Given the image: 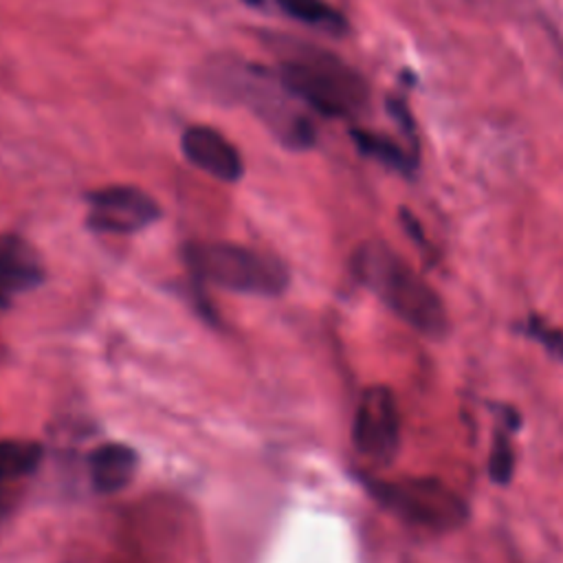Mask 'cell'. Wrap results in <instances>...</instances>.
Segmentation results:
<instances>
[{
  "instance_id": "obj_1",
  "label": "cell",
  "mask_w": 563,
  "mask_h": 563,
  "mask_svg": "<svg viewBox=\"0 0 563 563\" xmlns=\"http://www.w3.org/2000/svg\"><path fill=\"white\" fill-rule=\"evenodd\" d=\"M277 77L286 92L330 119H350L365 110L367 81L341 57L303 42H286Z\"/></svg>"
},
{
  "instance_id": "obj_2",
  "label": "cell",
  "mask_w": 563,
  "mask_h": 563,
  "mask_svg": "<svg viewBox=\"0 0 563 563\" xmlns=\"http://www.w3.org/2000/svg\"><path fill=\"white\" fill-rule=\"evenodd\" d=\"M354 275L405 323L422 334H440L446 312L435 290L387 244L365 242L352 257Z\"/></svg>"
},
{
  "instance_id": "obj_3",
  "label": "cell",
  "mask_w": 563,
  "mask_h": 563,
  "mask_svg": "<svg viewBox=\"0 0 563 563\" xmlns=\"http://www.w3.org/2000/svg\"><path fill=\"white\" fill-rule=\"evenodd\" d=\"M211 86L229 101L244 103L251 112L268 125L279 143L288 150H308L314 145V128L310 119L292 110L288 92L277 73L242 59H218L209 70Z\"/></svg>"
},
{
  "instance_id": "obj_4",
  "label": "cell",
  "mask_w": 563,
  "mask_h": 563,
  "mask_svg": "<svg viewBox=\"0 0 563 563\" xmlns=\"http://www.w3.org/2000/svg\"><path fill=\"white\" fill-rule=\"evenodd\" d=\"M185 260L200 282L231 292L273 297L288 286V271L277 257L240 244L194 242L185 246Z\"/></svg>"
},
{
  "instance_id": "obj_5",
  "label": "cell",
  "mask_w": 563,
  "mask_h": 563,
  "mask_svg": "<svg viewBox=\"0 0 563 563\" xmlns=\"http://www.w3.org/2000/svg\"><path fill=\"white\" fill-rule=\"evenodd\" d=\"M372 497L409 526L449 532L468 519L466 501L435 477L367 479Z\"/></svg>"
},
{
  "instance_id": "obj_6",
  "label": "cell",
  "mask_w": 563,
  "mask_h": 563,
  "mask_svg": "<svg viewBox=\"0 0 563 563\" xmlns=\"http://www.w3.org/2000/svg\"><path fill=\"white\" fill-rule=\"evenodd\" d=\"M354 449L374 464H389L400 446V411L389 387H367L352 420Z\"/></svg>"
},
{
  "instance_id": "obj_7",
  "label": "cell",
  "mask_w": 563,
  "mask_h": 563,
  "mask_svg": "<svg viewBox=\"0 0 563 563\" xmlns=\"http://www.w3.org/2000/svg\"><path fill=\"white\" fill-rule=\"evenodd\" d=\"M86 224L95 233L130 235L161 218L158 202L134 185H108L86 194Z\"/></svg>"
},
{
  "instance_id": "obj_8",
  "label": "cell",
  "mask_w": 563,
  "mask_h": 563,
  "mask_svg": "<svg viewBox=\"0 0 563 563\" xmlns=\"http://www.w3.org/2000/svg\"><path fill=\"white\" fill-rule=\"evenodd\" d=\"M180 150L194 167L222 183H238L244 174V163L238 147L209 125L185 128Z\"/></svg>"
},
{
  "instance_id": "obj_9",
  "label": "cell",
  "mask_w": 563,
  "mask_h": 563,
  "mask_svg": "<svg viewBox=\"0 0 563 563\" xmlns=\"http://www.w3.org/2000/svg\"><path fill=\"white\" fill-rule=\"evenodd\" d=\"M0 279L11 295L31 290L44 279V266L26 240L0 235Z\"/></svg>"
},
{
  "instance_id": "obj_10",
  "label": "cell",
  "mask_w": 563,
  "mask_h": 563,
  "mask_svg": "<svg viewBox=\"0 0 563 563\" xmlns=\"http://www.w3.org/2000/svg\"><path fill=\"white\" fill-rule=\"evenodd\" d=\"M136 451L121 442H108L97 446L88 457V471L92 486L99 493H117L130 484L136 473Z\"/></svg>"
},
{
  "instance_id": "obj_11",
  "label": "cell",
  "mask_w": 563,
  "mask_h": 563,
  "mask_svg": "<svg viewBox=\"0 0 563 563\" xmlns=\"http://www.w3.org/2000/svg\"><path fill=\"white\" fill-rule=\"evenodd\" d=\"M350 136L354 141V145L358 147V152H363L365 156L387 165L389 169H396L400 174H413L416 165H418V158L416 156H409L398 143H394L391 139L383 136V134H376V132H369V130H363V128H352L350 130Z\"/></svg>"
},
{
  "instance_id": "obj_12",
  "label": "cell",
  "mask_w": 563,
  "mask_h": 563,
  "mask_svg": "<svg viewBox=\"0 0 563 563\" xmlns=\"http://www.w3.org/2000/svg\"><path fill=\"white\" fill-rule=\"evenodd\" d=\"M275 2L286 15L303 24L321 26L332 33H341L347 29L343 13L330 7L325 0H275Z\"/></svg>"
},
{
  "instance_id": "obj_13",
  "label": "cell",
  "mask_w": 563,
  "mask_h": 563,
  "mask_svg": "<svg viewBox=\"0 0 563 563\" xmlns=\"http://www.w3.org/2000/svg\"><path fill=\"white\" fill-rule=\"evenodd\" d=\"M44 449L33 440H0V482L29 475L37 468Z\"/></svg>"
},
{
  "instance_id": "obj_14",
  "label": "cell",
  "mask_w": 563,
  "mask_h": 563,
  "mask_svg": "<svg viewBox=\"0 0 563 563\" xmlns=\"http://www.w3.org/2000/svg\"><path fill=\"white\" fill-rule=\"evenodd\" d=\"M521 330H523L526 336L541 343L550 354L563 358V330H559L556 325H552V323H548L545 319H539V317L526 319L521 323Z\"/></svg>"
},
{
  "instance_id": "obj_15",
  "label": "cell",
  "mask_w": 563,
  "mask_h": 563,
  "mask_svg": "<svg viewBox=\"0 0 563 563\" xmlns=\"http://www.w3.org/2000/svg\"><path fill=\"white\" fill-rule=\"evenodd\" d=\"M515 471V451L508 435H497L490 453V477L497 484H506Z\"/></svg>"
},
{
  "instance_id": "obj_16",
  "label": "cell",
  "mask_w": 563,
  "mask_h": 563,
  "mask_svg": "<svg viewBox=\"0 0 563 563\" xmlns=\"http://www.w3.org/2000/svg\"><path fill=\"white\" fill-rule=\"evenodd\" d=\"M9 301H11V295L7 292L4 284L0 282V310H2V308H7V306H9Z\"/></svg>"
},
{
  "instance_id": "obj_17",
  "label": "cell",
  "mask_w": 563,
  "mask_h": 563,
  "mask_svg": "<svg viewBox=\"0 0 563 563\" xmlns=\"http://www.w3.org/2000/svg\"><path fill=\"white\" fill-rule=\"evenodd\" d=\"M242 2H244V4H251V7H255V4H260L262 0H242Z\"/></svg>"
}]
</instances>
